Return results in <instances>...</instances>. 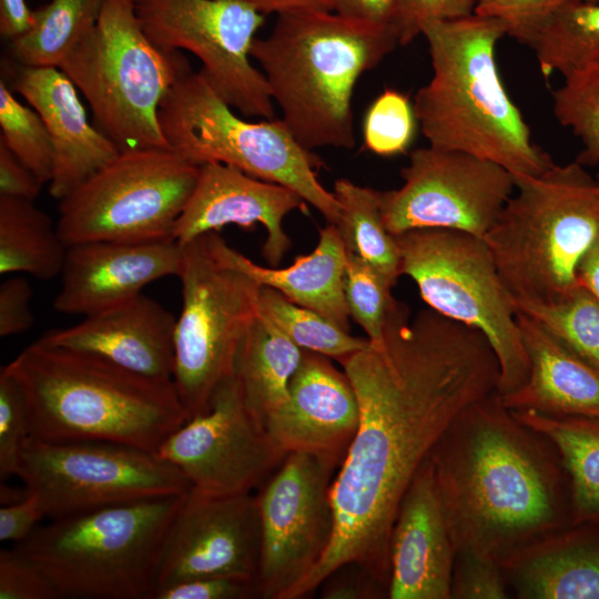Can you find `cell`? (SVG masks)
<instances>
[{
	"mask_svg": "<svg viewBox=\"0 0 599 599\" xmlns=\"http://www.w3.org/2000/svg\"><path fill=\"white\" fill-rule=\"evenodd\" d=\"M134 1V0H133Z\"/></svg>",
	"mask_w": 599,
	"mask_h": 599,
	"instance_id": "56",
	"label": "cell"
},
{
	"mask_svg": "<svg viewBox=\"0 0 599 599\" xmlns=\"http://www.w3.org/2000/svg\"><path fill=\"white\" fill-rule=\"evenodd\" d=\"M499 565L519 599H599V522L547 535Z\"/></svg>",
	"mask_w": 599,
	"mask_h": 599,
	"instance_id": "26",
	"label": "cell"
},
{
	"mask_svg": "<svg viewBox=\"0 0 599 599\" xmlns=\"http://www.w3.org/2000/svg\"><path fill=\"white\" fill-rule=\"evenodd\" d=\"M184 495L51 519L13 549L44 575L58 599H152L163 545Z\"/></svg>",
	"mask_w": 599,
	"mask_h": 599,
	"instance_id": "7",
	"label": "cell"
},
{
	"mask_svg": "<svg viewBox=\"0 0 599 599\" xmlns=\"http://www.w3.org/2000/svg\"><path fill=\"white\" fill-rule=\"evenodd\" d=\"M577 277L599 302V235L581 258Z\"/></svg>",
	"mask_w": 599,
	"mask_h": 599,
	"instance_id": "53",
	"label": "cell"
},
{
	"mask_svg": "<svg viewBox=\"0 0 599 599\" xmlns=\"http://www.w3.org/2000/svg\"><path fill=\"white\" fill-rule=\"evenodd\" d=\"M197 176L199 166L170 149L122 151L60 200L58 232L67 247L173 238Z\"/></svg>",
	"mask_w": 599,
	"mask_h": 599,
	"instance_id": "12",
	"label": "cell"
},
{
	"mask_svg": "<svg viewBox=\"0 0 599 599\" xmlns=\"http://www.w3.org/2000/svg\"><path fill=\"white\" fill-rule=\"evenodd\" d=\"M359 423L331 485L334 532L291 599L314 591L337 566L358 561L389 586V545L399 502L456 416L498 392L499 363L478 329L427 306L413 318L395 302L379 345L343 364Z\"/></svg>",
	"mask_w": 599,
	"mask_h": 599,
	"instance_id": "1",
	"label": "cell"
},
{
	"mask_svg": "<svg viewBox=\"0 0 599 599\" xmlns=\"http://www.w3.org/2000/svg\"><path fill=\"white\" fill-rule=\"evenodd\" d=\"M396 238L402 274L415 282L427 306L488 339L499 363L498 393L520 387L529 375V359L518 309L485 238L433 227L407 231Z\"/></svg>",
	"mask_w": 599,
	"mask_h": 599,
	"instance_id": "10",
	"label": "cell"
},
{
	"mask_svg": "<svg viewBox=\"0 0 599 599\" xmlns=\"http://www.w3.org/2000/svg\"><path fill=\"white\" fill-rule=\"evenodd\" d=\"M398 189L378 191L387 231L449 229L485 237L514 194V175L466 152L432 145L414 150Z\"/></svg>",
	"mask_w": 599,
	"mask_h": 599,
	"instance_id": "16",
	"label": "cell"
},
{
	"mask_svg": "<svg viewBox=\"0 0 599 599\" xmlns=\"http://www.w3.org/2000/svg\"><path fill=\"white\" fill-rule=\"evenodd\" d=\"M158 454L192 489L212 496L252 493L287 455L247 408L235 374L216 390L209 410L174 430Z\"/></svg>",
	"mask_w": 599,
	"mask_h": 599,
	"instance_id": "17",
	"label": "cell"
},
{
	"mask_svg": "<svg viewBox=\"0 0 599 599\" xmlns=\"http://www.w3.org/2000/svg\"><path fill=\"white\" fill-rule=\"evenodd\" d=\"M358 423L357 395L345 370L325 355L304 351L287 406L267 433L287 454L311 453L341 465Z\"/></svg>",
	"mask_w": 599,
	"mask_h": 599,
	"instance_id": "22",
	"label": "cell"
},
{
	"mask_svg": "<svg viewBox=\"0 0 599 599\" xmlns=\"http://www.w3.org/2000/svg\"><path fill=\"white\" fill-rule=\"evenodd\" d=\"M260 550L255 495L212 496L191 488L183 496L169 528L155 591L205 577H232L255 582Z\"/></svg>",
	"mask_w": 599,
	"mask_h": 599,
	"instance_id": "18",
	"label": "cell"
},
{
	"mask_svg": "<svg viewBox=\"0 0 599 599\" xmlns=\"http://www.w3.org/2000/svg\"><path fill=\"white\" fill-rule=\"evenodd\" d=\"M43 183L0 142V194L34 201Z\"/></svg>",
	"mask_w": 599,
	"mask_h": 599,
	"instance_id": "49",
	"label": "cell"
},
{
	"mask_svg": "<svg viewBox=\"0 0 599 599\" xmlns=\"http://www.w3.org/2000/svg\"><path fill=\"white\" fill-rule=\"evenodd\" d=\"M597 181H598V187H599V175L597 176Z\"/></svg>",
	"mask_w": 599,
	"mask_h": 599,
	"instance_id": "55",
	"label": "cell"
},
{
	"mask_svg": "<svg viewBox=\"0 0 599 599\" xmlns=\"http://www.w3.org/2000/svg\"><path fill=\"white\" fill-rule=\"evenodd\" d=\"M544 77L564 78L599 62V2L571 0L556 9L530 45Z\"/></svg>",
	"mask_w": 599,
	"mask_h": 599,
	"instance_id": "32",
	"label": "cell"
},
{
	"mask_svg": "<svg viewBox=\"0 0 599 599\" xmlns=\"http://www.w3.org/2000/svg\"><path fill=\"white\" fill-rule=\"evenodd\" d=\"M514 181L484 238L516 306L557 303L579 285L578 265L599 235L597 177L573 161Z\"/></svg>",
	"mask_w": 599,
	"mask_h": 599,
	"instance_id": "6",
	"label": "cell"
},
{
	"mask_svg": "<svg viewBox=\"0 0 599 599\" xmlns=\"http://www.w3.org/2000/svg\"><path fill=\"white\" fill-rule=\"evenodd\" d=\"M397 0H334V12L352 20L390 27Z\"/></svg>",
	"mask_w": 599,
	"mask_h": 599,
	"instance_id": "50",
	"label": "cell"
},
{
	"mask_svg": "<svg viewBox=\"0 0 599 599\" xmlns=\"http://www.w3.org/2000/svg\"><path fill=\"white\" fill-rule=\"evenodd\" d=\"M24 397L30 437L109 441L158 453L186 420L173 380L39 339L3 367Z\"/></svg>",
	"mask_w": 599,
	"mask_h": 599,
	"instance_id": "3",
	"label": "cell"
},
{
	"mask_svg": "<svg viewBox=\"0 0 599 599\" xmlns=\"http://www.w3.org/2000/svg\"><path fill=\"white\" fill-rule=\"evenodd\" d=\"M0 599H58V595L44 575L12 548L0 551Z\"/></svg>",
	"mask_w": 599,
	"mask_h": 599,
	"instance_id": "44",
	"label": "cell"
},
{
	"mask_svg": "<svg viewBox=\"0 0 599 599\" xmlns=\"http://www.w3.org/2000/svg\"><path fill=\"white\" fill-rule=\"evenodd\" d=\"M182 245V308L174 332L173 384L187 419L209 410L234 376L248 328L258 315L261 285L217 262L206 236Z\"/></svg>",
	"mask_w": 599,
	"mask_h": 599,
	"instance_id": "11",
	"label": "cell"
},
{
	"mask_svg": "<svg viewBox=\"0 0 599 599\" xmlns=\"http://www.w3.org/2000/svg\"><path fill=\"white\" fill-rule=\"evenodd\" d=\"M32 23L26 0H0V33L6 39L23 34Z\"/></svg>",
	"mask_w": 599,
	"mask_h": 599,
	"instance_id": "51",
	"label": "cell"
},
{
	"mask_svg": "<svg viewBox=\"0 0 599 599\" xmlns=\"http://www.w3.org/2000/svg\"><path fill=\"white\" fill-rule=\"evenodd\" d=\"M399 44L392 27L334 11L277 14L273 31L250 51L267 81L282 120L297 142L353 149L352 98L359 77Z\"/></svg>",
	"mask_w": 599,
	"mask_h": 599,
	"instance_id": "5",
	"label": "cell"
},
{
	"mask_svg": "<svg viewBox=\"0 0 599 599\" xmlns=\"http://www.w3.org/2000/svg\"><path fill=\"white\" fill-rule=\"evenodd\" d=\"M67 246L57 224L31 200L0 194V273L39 280L61 274Z\"/></svg>",
	"mask_w": 599,
	"mask_h": 599,
	"instance_id": "30",
	"label": "cell"
},
{
	"mask_svg": "<svg viewBox=\"0 0 599 599\" xmlns=\"http://www.w3.org/2000/svg\"><path fill=\"white\" fill-rule=\"evenodd\" d=\"M457 551L498 562L572 525L560 456L496 390L464 408L430 453Z\"/></svg>",
	"mask_w": 599,
	"mask_h": 599,
	"instance_id": "2",
	"label": "cell"
},
{
	"mask_svg": "<svg viewBox=\"0 0 599 599\" xmlns=\"http://www.w3.org/2000/svg\"><path fill=\"white\" fill-rule=\"evenodd\" d=\"M337 466L311 453L292 451L258 487L257 598L291 599L324 556L334 532L329 491Z\"/></svg>",
	"mask_w": 599,
	"mask_h": 599,
	"instance_id": "15",
	"label": "cell"
},
{
	"mask_svg": "<svg viewBox=\"0 0 599 599\" xmlns=\"http://www.w3.org/2000/svg\"><path fill=\"white\" fill-rule=\"evenodd\" d=\"M585 1H588V2H599V0H585Z\"/></svg>",
	"mask_w": 599,
	"mask_h": 599,
	"instance_id": "54",
	"label": "cell"
},
{
	"mask_svg": "<svg viewBox=\"0 0 599 599\" xmlns=\"http://www.w3.org/2000/svg\"><path fill=\"white\" fill-rule=\"evenodd\" d=\"M0 142L32 171L41 183H50L54 167V149L49 131L39 113L21 104L3 80L0 81Z\"/></svg>",
	"mask_w": 599,
	"mask_h": 599,
	"instance_id": "37",
	"label": "cell"
},
{
	"mask_svg": "<svg viewBox=\"0 0 599 599\" xmlns=\"http://www.w3.org/2000/svg\"><path fill=\"white\" fill-rule=\"evenodd\" d=\"M30 437L23 394L17 380L0 372V478L18 476L21 455Z\"/></svg>",
	"mask_w": 599,
	"mask_h": 599,
	"instance_id": "40",
	"label": "cell"
},
{
	"mask_svg": "<svg viewBox=\"0 0 599 599\" xmlns=\"http://www.w3.org/2000/svg\"><path fill=\"white\" fill-rule=\"evenodd\" d=\"M557 121L580 140L575 161L583 166L599 164V62L565 78L552 92Z\"/></svg>",
	"mask_w": 599,
	"mask_h": 599,
	"instance_id": "36",
	"label": "cell"
},
{
	"mask_svg": "<svg viewBox=\"0 0 599 599\" xmlns=\"http://www.w3.org/2000/svg\"><path fill=\"white\" fill-rule=\"evenodd\" d=\"M59 69L121 152L169 149L159 109L173 84L192 70L179 50H163L146 37L133 0H104L98 23Z\"/></svg>",
	"mask_w": 599,
	"mask_h": 599,
	"instance_id": "8",
	"label": "cell"
},
{
	"mask_svg": "<svg viewBox=\"0 0 599 599\" xmlns=\"http://www.w3.org/2000/svg\"><path fill=\"white\" fill-rule=\"evenodd\" d=\"M211 253L221 264L238 270L261 286L282 293L291 302L311 308L345 331H349V312L344 280L346 247L335 224L319 230L316 247L297 256L283 268L261 266L234 250L219 232L205 234Z\"/></svg>",
	"mask_w": 599,
	"mask_h": 599,
	"instance_id": "27",
	"label": "cell"
},
{
	"mask_svg": "<svg viewBox=\"0 0 599 599\" xmlns=\"http://www.w3.org/2000/svg\"><path fill=\"white\" fill-rule=\"evenodd\" d=\"M455 546L430 457L406 489L389 545V599H450Z\"/></svg>",
	"mask_w": 599,
	"mask_h": 599,
	"instance_id": "21",
	"label": "cell"
},
{
	"mask_svg": "<svg viewBox=\"0 0 599 599\" xmlns=\"http://www.w3.org/2000/svg\"><path fill=\"white\" fill-rule=\"evenodd\" d=\"M529 359L527 380L501 395L510 410L599 417V370L532 317L517 313Z\"/></svg>",
	"mask_w": 599,
	"mask_h": 599,
	"instance_id": "25",
	"label": "cell"
},
{
	"mask_svg": "<svg viewBox=\"0 0 599 599\" xmlns=\"http://www.w3.org/2000/svg\"><path fill=\"white\" fill-rule=\"evenodd\" d=\"M258 311L304 351L325 355L341 364L369 345L368 338L352 336L319 313L291 302L267 286H261Z\"/></svg>",
	"mask_w": 599,
	"mask_h": 599,
	"instance_id": "34",
	"label": "cell"
},
{
	"mask_svg": "<svg viewBox=\"0 0 599 599\" xmlns=\"http://www.w3.org/2000/svg\"><path fill=\"white\" fill-rule=\"evenodd\" d=\"M571 0H477L474 13L500 20L507 34L530 45L550 14Z\"/></svg>",
	"mask_w": 599,
	"mask_h": 599,
	"instance_id": "42",
	"label": "cell"
},
{
	"mask_svg": "<svg viewBox=\"0 0 599 599\" xmlns=\"http://www.w3.org/2000/svg\"><path fill=\"white\" fill-rule=\"evenodd\" d=\"M32 290L23 277H10L0 285V336L29 331L34 324L30 302Z\"/></svg>",
	"mask_w": 599,
	"mask_h": 599,
	"instance_id": "47",
	"label": "cell"
},
{
	"mask_svg": "<svg viewBox=\"0 0 599 599\" xmlns=\"http://www.w3.org/2000/svg\"><path fill=\"white\" fill-rule=\"evenodd\" d=\"M257 598L255 582L232 577H205L160 588L153 599H247Z\"/></svg>",
	"mask_w": 599,
	"mask_h": 599,
	"instance_id": "46",
	"label": "cell"
},
{
	"mask_svg": "<svg viewBox=\"0 0 599 599\" xmlns=\"http://www.w3.org/2000/svg\"><path fill=\"white\" fill-rule=\"evenodd\" d=\"M12 88L43 120L54 149L49 193L61 200L120 153L118 145L93 128L79 99L77 87L59 68H10Z\"/></svg>",
	"mask_w": 599,
	"mask_h": 599,
	"instance_id": "23",
	"label": "cell"
},
{
	"mask_svg": "<svg viewBox=\"0 0 599 599\" xmlns=\"http://www.w3.org/2000/svg\"><path fill=\"white\" fill-rule=\"evenodd\" d=\"M517 309L599 370V302L585 286L579 284L557 303L518 304Z\"/></svg>",
	"mask_w": 599,
	"mask_h": 599,
	"instance_id": "35",
	"label": "cell"
},
{
	"mask_svg": "<svg viewBox=\"0 0 599 599\" xmlns=\"http://www.w3.org/2000/svg\"><path fill=\"white\" fill-rule=\"evenodd\" d=\"M181 265L182 245L174 238L73 244L67 247L53 306L60 313L92 315L135 297L159 278L177 276Z\"/></svg>",
	"mask_w": 599,
	"mask_h": 599,
	"instance_id": "20",
	"label": "cell"
},
{
	"mask_svg": "<svg viewBox=\"0 0 599 599\" xmlns=\"http://www.w3.org/2000/svg\"><path fill=\"white\" fill-rule=\"evenodd\" d=\"M390 282L353 252L346 251L345 297L349 316L364 329L370 344L379 345L395 303Z\"/></svg>",
	"mask_w": 599,
	"mask_h": 599,
	"instance_id": "38",
	"label": "cell"
},
{
	"mask_svg": "<svg viewBox=\"0 0 599 599\" xmlns=\"http://www.w3.org/2000/svg\"><path fill=\"white\" fill-rule=\"evenodd\" d=\"M333 193L342 206V220L336 226L346 251L359 256L394 286L402 275L400 250L396 236L383 222L378 191L338 179Z\"/></svg>",
	"mask_w": 599,
	"mask_h": 599,
	"instance_id": "33",
	"label": "cell"
},
{
	"mask_svg": "<svg viewBox=\"0 0 599 599\" xmlns=\"http://www.w3.org/2000/svg\"><path fill=\"white\" fill-rule=\"evenodd\" d=\"M262 14L295 11H334V0H242Z\"/></svg>",
	"mask_w": 599,
	"mask_h": 599,
	"instance_id": "52",
	"label": "cell"
},
{
	"mask_svg": "<svg viewBox=\"0 0 599 599\" xmlns=\"http://www.w3.org/2000/svg\"><path fill=\"white\" fill-rule=\"evenodd\" d=\"M477 0H397L390 23L398 43L406 45L430 21H448L474 14Z\"/></svg>",
	"mask_w": 599,
	"mask_h": 599,
	"instance_id": "43",
	"label": "cell"
},
{
	"mask_svg": "<svg viewBox=\"0 0 599 599\" xmlns=\"http://www.w3.org/2000/svg\"><path fill=\"white\" fill-rule=\"evenodd\" d=\"M509 586L498 561L473 551H457L450 599H507Z\"/></svg>",
	"mask_w": 599,
	"mask_h": 599,
	"instance_id": "41",
	"label": "cell"
},
{
	"mask_svg": "<svg viewBox=\"0 0 599 599\" xmlns=\"http://www.w3.org/2000/svg\"><path fill=\"white\" fill-rule=\"evenodd\" d=\"M159 122L170 150L200 166L219 162L284 185L338 225L342 206L317 179L324 162L302 146L282 119L248 122L234 114L203 71L181 77L161 102Z\"/></svg>",
	"mask_w": 599,
	"mask_h": 599,
	"instance_id": "9",
	"label": "cell"
},
{
	"mask_svg": "<svg viewBox=\"0 0 599 599\" xmlns=\"http://www.w3.org/2000/svg\"><path fill=\"white\" fill-rule=\"evenodd\" d=\"M305 203L284 185L209 162L199 166L196 184L175 223L173 238L184 244L227 224L245 230L261 224L266 230L262 255L268 264L277 265L292 245L283 221L291 212L305 209Z\"/></svg>",
	"mask_w": 599,
	"mask_h": 599,
	"instance_id": "19",
	"label": "cell"
},
{
	"mask_svg": "<svg viewBox=\"0 0 599 599\" xmlns=\"http://www.w3.org/2000/svg\"><path fill=\"white\" fill-rule=\"evenodd\" d=\"M304 349L260 311L242 343L235 376L245 404L266 429L285 410Z\"/></svg>",
	"mask_w": 599,
	"mask_h": 599,
	"instance_id": "28",
	"label": "cell"
},
{
	"mask_svg": "<svg viewBox=\"0 0 599 599\" xmlns=\"http://www.w3.org/2000/svg\"><path fill=\"white\" fill-rule=\"evenodd\" d=\"M18 476L50 519L191 489L186 477L158 453L109 441L29 437Z\"/></svg>",
	"mask_w": 599,
	"mask_h": 599,
	"instance_id": "13",
	"label": "cell"
},
{
	"mask_svg": "<svg viewBox=\"0 0 599 599\" xmlns=\"http://www.w3.org/2000/svg\"><path fill=\"white\" fill-rule=\"evenodd\" d=\"M511 412L556 447L569 479L572 525L599 522V417Z\"/></svg>",
	"mask_w": 599,
	"mask_h": 599,
	"instance_id": "29",
	"label": "cell"
},
{
	"mask_svg": "<svg viewBox=\"0 0 599 599\" xmlns=\"http://www.w3.org/2000/svg\"><path fill=\"white\" fill-rule=\"evenodd\" d=\"M104 0H51L32 11V23L11 40L13 59L27 67L60 68L95 27Z\"/></svg>",
	"mask_w": 599,
	"mask_h": 599,
	"instance_id": "31",
	"label": "cell"
},
{
	"mask_svg": "<svg viewBox=\"0 0 599 599\" xmlns=\"http://www.w3.org/2000/svg\"><path fill=\"white\" fill-rule=\"evenodd\" d=\"M44 517L45 514L40 499L31 491L20 501L1 506V542L11 541L17 545L24 541L38 528V522Z\"/></svg>",
	"mask_w": 599,
	"mask_h": 599,
	"instance_id": "48",
	"label": "cell"
},
{
	"mask_svg": "<svg viewBox=\"0 0 599 599\" xmlns=\"http://www.w3.org/2000/svg\"><path fill=\"white\" fill-rule=\"evenodd\" d=\"M323 599H384L388 587L358 561H347L332 570L318 586Z\"/></svg>",
	"mask_w": 599,
	"mask_h": 599,
	"instance_id": "45",
	"label": "cell"
},
{
	"mask_svg": "<svg viewBox=\"0 0 599 599\" xmlns=\"http://www.w3.org/2000/svg\"><path fill=\"white\" fill-rule=\"evenodd\" d=\"M433 77L414 98V111L429 145L495 162L512 175H538L555 162L532 141L529 125L510 99L496 62L507 34L500 20L471 14L422 26Z\"/></svg>",
	"mask_w": 599,
	"mask_h": 599,
	"instance_id": "4",
	"label": "cell"
},
{
	"mask_svg": "<svg viewBox=\"0 0 599 599\" xmlns=\"http://www.w3.org/2000/svg\"><path fill=\"white\" fill-rule=\"evenodd\" d=\"M175 324L166 308L141 293L39 341L97 355L145 377L172 380Z\"/></svg>",
	"mask_w": 599,
	"mask_h": 599,
	"instance_id": "24",
	"label": "cell"
},
{
	"mask_svg": "<svg viewBox=\"0 0 599 599\" xmlns=\"http://www.w3.org/2000/svg\"><path fill=\"white\" fill-rule=\"evenodd\" d=\"M417 124L408 97L386 89L366 113L363 126L365 148L382 156L404 153L414 140Z\"/></svg>",
	"mask_w": 599,
	"mask_h": 599,
	"instance_id": "39",
	"label": "cell"
},
{
	"mask_svg": "<svg viewBox=\"0 0 599 599\" xmlns=\"http://www.w3.org/2000/svg\"><path fill=\"white\" fill-rule=\"evenodd\" d=\"M146 37L159 48L201 60L216 93L246 116L274 119L267 81L250 62L264 14L242 0H134Z\"/></svg>",
	"mask_w": 599,
	"mask_h": 599,
	"instance_id": "14",
	"label": "cell"
}]
</instances>
